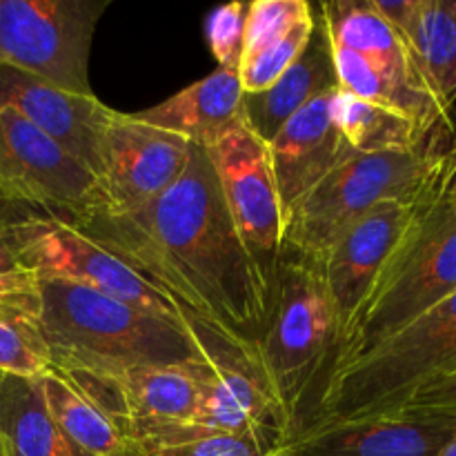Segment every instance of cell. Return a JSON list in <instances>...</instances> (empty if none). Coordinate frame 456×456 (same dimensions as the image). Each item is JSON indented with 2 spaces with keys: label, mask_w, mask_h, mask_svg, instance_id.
I'll list each match as a JSON object with an SVG mask.
<instances>
[{
  "label": "cell",
  "mask_w": 456,
  "mask_h": 456,
  "mask_svg": "<svg viewBox=\"0 0 456 456\" xmlns=\"http://www.w3.org/2000/svg\"><path fill=\"white\" fill-rule=\"evenodd\" d=\"M163 289L187 314L256 350L274 288L245 249L205 147L172 187L134 212L94 209L71 221Z\"/></svg>",
  "instance_id": "obj_1"
},
{
  "label": "cell",
  "mask_w": 456,
  "mask_h": 456,
  "mask_svg": "<svg viewBox=\"0 0 456 456\" xmlns=\"http://www.w3.org/2000/svg\"><path fill=\"white\" fill-rule=\"evenodd\" d=\"M36 325L53 370H129L203 359L190 319H165L62 281H40Z\"/></svg>",
  "instance_id": "obj_2"
},
{
  "label": "cell",
  "mask_w": 456,
  "mask_h": 456,
  "mask_svg": "<svg viewBox=\"0 0 456 456\" xmlns=\"http://www.w3.org/2000/svg\"><path fill=\"white\" fill-rule=\"evenodd\" d=\"M454 372L456 292L330 374L316 401L314 417L298 432L399 412L421 387Z\"/></svg>",
  "instance_id": "obj_3"
},
{
  "label": "cell",
  "mask_w": 456,
  "mask_h": 456,
  "mask_svg": "<svg viewBox=\"0 0 456 456\" xmlns=\"http://www.w3.org/2000/svg\"><path fill=\"white\" fill-rule=\"evenodd\" d=\"M444 147L356 154L341 160L285 216L283 254L316 263L361 216L381 203H430Z\"/></svg>",
  "instance_id": "obj_4"
},
{
  "label": "cell",
  "mask_w": 456,
  "mask_h": 456,
  "mask_svg": "<svg viewBox=\"0 0 456 456\" xmlns=\"http://www.w3.org/2000/svg\"><path fill=\"white\" fill-rule=\"evenodd\" d=\"M0 234L40 281L96 289L151 314L187 323L190 314L114 252L58 214L0 203Z\"/></svg>",
  "instance_id": "obj_5"
},
{
  "label": "cell",
  "mask_w": 456,
  "mask_h": 456,
  "mask_svg": "<svg viewBox=\"0 0 456 456\" xmlns=\"http://www.w3.org/2000/svg\"><path fill=\"white\" fill-rule=\"evenodd\" d=\"M456 292V203L432 200L383 272L328 377Z\"/></svg>",
  "instance_id": "obj_6"
},
{
  "label": "cell",
  "mask_w": 456,
  "mask_h": 456,
  "mask_svg": "<svg viewBox=\"0 0 456 456\" xmlns=\"http://www.w3.org/2000/svg\"><path fill=\"white\" fill-rule=\"evenodd\" d=\"M334 347V319L319 270L312 261L283 254L270 316L256 343V356L292 430L303 395L325 363L330 370Z\"/></svg>",
  "instance_id": "obj_7"
},
{
  "label": "cell",
  "mask_w": 456,
  "mask_h": 456,
  "mask_svg": "<svg viewBox=\"0 0 456 456\" xmlns=\"http://www.w3.org/2000/svg\"><path fill=\"white\" fill-rule=\"evenodd\" d=\"M107 0H0V65L92 96L89 52Z\"/></svg>",
  "instance_id": "obj_8"
},
{
  "label": "cell",
  "mask_w": 456,
  "mask_h": 456,
  "mask_svg": "<svg viewBox=\"0 0 456 456\" xmlns=\"http://www.w3.org/2000/svg\"><path fill=\"white\" fill-rule=\"evenodd\" d=\"M190 328L203 350L200 401L187 435H248L276 432L289 439L292 426L258 365L256 350L223 337L190 314Z\"/></svg>",
  "instance_id": "obj_9"
},
{
  "label": "cell",
  "mask_w": 456,
  "mask_h": 456,
  "mask_svg": "<svg viewBox=\"0 0 456 456\" xmlns=\"http://www.w3.org/2000/svg\"><path fill=\"white\" fill-rule=\"evenodd\" d=\"M0 203L78 221L102 205L98 181L56 141L0 107Z\"/></svg>",
  "instance_id": "obj_10"
},
{
  "label": "cell",
  "mask_w": 456,
  "mask_h": 456,
  "mask_svg": "<svg viewBox=\"0 0 456 456\" xmlns=\"http://www.w3.org/2000/svg\"><path fill=\"white\" fill-rule=\"evenodd\" d=\"M426 205H408L396 200L377 205L365 216L352 223L314 263L334 319L337 347L332 361L347 343L383 272L408 239L410 230Z\"/></svg>",
  "instance_id": "obj_11"
},
{
  "label": "cell",
  "mask_w": 456,
  "mask_h": 456,
  "mask_svg": "<svg viewBox=\"0 0 456 456\" xmlns=\"http://www.w3.org/2000/svg\"><path fill=\"white\" fill-rule=\"evenodd\" d=\"M205 150L245 249L274 288L283 256L285 209L272 172L267 142L240 123Z\"/></svg>",
  "instance_id": "obj_12"
},
{
  "label": "cell",
  "mask_w": 456,
  "mask_h": 456,
  "mask_svg": "<svg viewBox=\"0 0 456 456\" xmlns=\"http://www.w3.org/2000/svg\"><path fill=\"white\" fill-rule=\"evenodd\" d=\"M200 361L129 370H56L116 423L129 448L142 436L194 419Z\"/></svg>",
  "instance_id": "obj_13"
},
{
  "label": "cell",
  "mask_w": 456,
  "mask_h": 456,
  "mask_svg": "<svg viewBox=\"0 0 456 456\" xmlns=\"http://www.w3.org/2000/svg\"><path fill=\"white\" fill-rule=\"evenodd\" d=\"M191 142L154 127L136 114L110 110L101 138L98 190L105 212H134L176 183L191 154Z\"/></svg>",
  "instance_id": "obj_14"
},
{
  "label": "cell",
  "mask_w": 456,
  "mask_h": 456,
  "mask_svg": "<svg viewBox=\"0 0 456 456\" xmlns=\"http://www.w3.org/2000/svg\"><path fill=\"white\" fill-rule=\"evenodd\" d=\"M456 417L390 412L359 421L305 428L283 445L281 456H436Z\"/></svg>",
  "instance_id": "obj_15"
},
{
  "label": "cell",
  "mask_w": 456,
  "mask_h": 456,
  "mask_svg": "<svg viewBox=\"0 0 456 456\" xmlns=\"http://www.w3.org/2000/svg\"><path fill=\"white\" fill-rule=\"evenodd\" d=\"M0 107H9L47 134L98 181L102 127L111 107L94 94L65 92L7 65H0Z\"/></svg>",
  "instance_id": "obj_16"
},
{
  "label": "cell",
  "mask_w": 456,
  "mask_h": 456,
  "mask_svg": "<svg viewBox=\"0 0 456 456\" xmlns=\"http://www.w3.org/2000/svg\"><path fill=\"white\" fill-rule=\"evenodd\" d=\"M337 89H330L307 102L267 142L285 216L316 183L323 181L346 156L352 154L350 145L332 120V98Z\"/></svg>",
  "instance_id": "obj_17"
},
{
  "label": "cell",
  "mask_w": 456,
  "mask_h": 456,
  "mask_svg": "<svg viewBox=\"0 0 456 456\" xmlns=\"http://www.w3.org/2000/svg\"><path fill=\"white\" fill-rule=\"evenodd\" d=\"M337 87L332 49H330L328 34L316 12L314 31L301 56L265 92L243 94V102H240L243 125L263 142H270L307 102Z\"/></svg>",
  "instance_id": "obj_18"
},
{
  "label": "cell",
  "mask_w": 456,
  "mask_h": 456,
  "mask_svg": "<svg viewBox=\"0 0 456 456\" xmlns=\"http://www.w3.org/2000/svg\"><path fill=\"white\" fill-rule=\"evenodd\" d=\"M243 85L239 71H212L187 85L167 101L138 111V118L183 136L191 145L212 147L218 138L243 123Z\"/></svg>",
  "instance_id": "obj_19"
},
{
  "label": "cell",
  "mask_w": 456,
  "mask_h": 456,
  "mask_svg": "<svg viewBox=\"0 0 456 456\" xmlns=\"http://www.w3.org/2000/svg\"><path fill=\"white\" fill-rule=\"evenodd\" d=\"M316 12L332 43L361 53L403 87L435 98L405 38L374 9L372 0H332L321 3Z\"/></svg>",
  "instance_id": "obj_20"
},
{
  "label": "cell",
  "mask_w": 456,
  "mask_h": 456,
  "mask_svg": "<svg viewBox=\"0 0 456 456\" xmlns=\"http://www.w3.org/2000/svg\"><path fill=\"white\" fill-rule=\"evenodd\" d=\"M0 450L3 456H80L58 430L40 377L0 374Z\"/></svg>",
  "instance_id": "obj_21"
},
{
  "label": "cell",
  "mask_w": 456,
  "mask_h": 456,
  "mask_svg": "<svg viewBox=\"0 0 456 456\" xmlns=\"http://www.w3.org/2000/svg\"><path fill=\"white\" fill-rule=\"evenodd\" d=\"M332 120L352 151L386 154L419 151L441 145V138L401 111L363 101L337 89L332 98Z\"/></svg>",
  "instance_id": "obj_22"
},
{
  "label": "cell",
  "mask_w": 456,
  "mask_h": 456,
  "mask_svg": "<svg viewBox=\"0 0 456 456\" xmlns=\"http://www.w3.org/2000/svg\"><path fill=\"white\" fill-rule=\"evenodd\" d=\"M401 36L436 101H456V0H417Z\"/></svg>",
  "instance_id": "obj_23"
},
{
  "label": "cell",
  "mask_w": 456,
  "mask_h": 456,
  "mask_svg": "<svg viewBox=\"0 0 456 456\" xmlns=\"http://www.w3.org/2000/svg\"><path fill=\"white\" fill-rule=\"evenodd\" d=\"M40 386L58 430L80 456H132V448L116 423L61 372L52 368L40 377Z\"/></svg>",
  "instance_id": "obj_24"
},
{
  "label": "cell",
  "mask_w": 456,
  "mask_h": 456,
  "mask_svg": "<svg viewBox=\"0 0 456 456\" xmlns=\"http://www.w3.org/2000/svg\"><path fill=\"white\" fill-rule=\"evenodd\" d=\"M288 444L276 432L248 435H199L136 450L132 456H281Z\"/></svg>",
  "instance_id": "obj_25"
},
{
  "label": "cell",
  "mask_w": 456,
  "mask_h": 456,
  "mask_svg": "<svg viewBox=\"0 0 456 456\" xmlns=\"http://www.w3.org/2000/svg\"><path fill=\"white\" fill-rule=\"evenodd\" d=\"M52 370V354L34 321L0 307V374L38 379Z\"/></svg>",
  "instance_id": "obj_26"
},
{
  "label": "cell",
  "mask_w": 456,
  "mask_h": 456,
  "mask_svg": "<svg viewBox=\"0 0 456 456\" xmlns=\"http://www.w3.org/2000/svg\"><path fill=\"white\" fill-rule=\"evenodd\" d=\"M312 12L314 7L305 0H254L249 3L243 62L261 53L270 45L279 43L298 22L312 16Z\"/></svg>",
  "instance_id": "obj_27"
},
{
  "label": "cell",
  "mask_w": 456,
  "mask_h": 456,
  "mask_svg": "<svg viewBox=\"0 0 456 456\" xmlns=\"http://www.w3.org/2000/svg\"><path fill=\"white\" fill-rule=\"evenodd\" d=\"M314 25H316V9L312 12V16H307L305 20L298 22V25L294 27L288 36H283L279 43L270 45V47L263 49L261 53H256L254 58L245 61L239 69L243 92L245 94L265 92L272 83H276V80L285 74V69H288V67L301 56L307 40H310L312 31H314Z\"/></svg>",
  "instance_id": "obj_28"
},
{
  "label": "cell",
  "mask_w": 456,
  "mask_h": 456,
  "mask_svg": "<svg viewBox=\"0 0 456 456\" xmlns=\"http://www.w3.org/2000/svg\"><path fill=\"white\" fill-rule=\"evenodd\" d=\"M249 3H227L212 9L205 20L208 45L221 69L239 71L245 52Z\"/></svg>",
  "instance_id": "obj_29"
},
{
  "label": "cell",
  "mask_w": 456,
  "mask_h": 456,
  "mask_svg": "<svg viewBox=\"0 0 456 456\" xmlns=\"http://www.w3.org/2000/svg\"><path fill=\"white\" fill-rule=\"evenodd\" d=\"M0 307L18 312L29 321L40 314V279L20 263L0 234Z\"/></svg>",
  "instance_id": "obj_30"
},
{
  "label": "cell",
  "mask_w": 456,
  "mask_h": 456,
  "mask_svg": "<svg viewBox=\"0 0 456 456\" xmlns=\"http://www.w3.org/2000/svg\"><path fill=\"white\" fill-rule=\"evenodd\" d=\"M401 410L423 414H448L456 417V372L421 387ZM399 410V412H401Z\"/></svg>",
  "instance_id": "obj_31"
},
{
  "label": "cell",
  "mask_w": 456,
  "mask_h": 456,
  "mask_svg": "<svg viewBox=\"0 0 456 456\" xmlns=\"http://www.w3.org/2000/svg\"><path fill=\"white\" fill-rule=\"evenodd\" d=\"M435 200L439 203H456V132L444 147L439 181H436Z\"/></svg>",
  "instance_id": "obj_32"
},
{
  "label": "cell",
  "mask_w": 456,
  "mask_h": 456,
  "mask_svg": "<svg viewBox=\"0 0 456 456\" xmlns=\"http://www.w3.org/2000/svg\"><path fill=\"white\" fill-rule=\"evenodd\" d=\"M436 456H456V426H454L452 435H450V439L445 441V445L441 448V452Z\"/></svg>",
  "instance_id": "obj_33"
},
{
  "label": "cell",
  "mask_w": 456,
  "mask_h": 456,
  "mask_svg": "<svg viewBox=\"0 0 456 456\" xmlns=\"http://www.w3.org/2000/svg\"><path fill=\"white\" fill-rule=\"evenodd\" d=\"M0 456H3V450H0Z\"/></svg>",
  "instance_id": "obj_34"
}]
</instances>
